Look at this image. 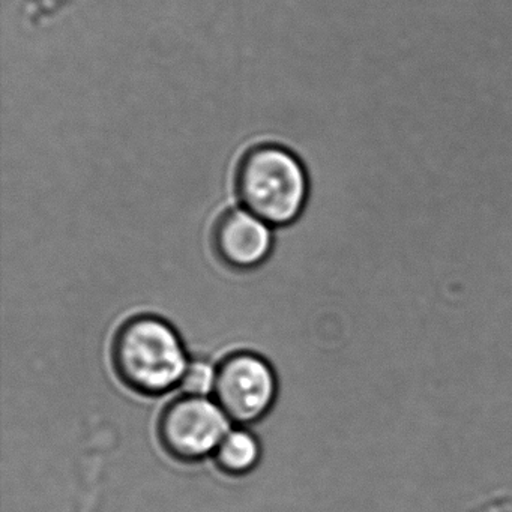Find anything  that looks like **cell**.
<instances>
[{
    "instance_id": "obj_1",
    "label": "cell",
    "mask_w": 512,
    "mask_h": 512,
    "mask_svg": "<svg viewBox=\"0 0 512 512\" xmlns=\"http://www.w3.org/2000/svg\"><path fill=\"white\" fill-rule=\"evenodd\" d=\"M235 188L244 209L269 226H286L304 211L308 176L289 149L263 143L242 155Z\"/></svg>"
},
{
    "instance_id": "obj_6",
    "label": "cell",
    "mask_w": 512,
    "mask_h": 512,
    "mask_svg": "<svg viewBox=\"0 0 512 512\" xmlns=\"http://www.w3.org/2000/svg\"><path fill=\"white\" fill-rule=\"evenodd\" d=\"M214 455L223 472L235 476L245 475L259 463L260 445L250 431L235 428L224 436Z\"/></svg>"
},
{
    "instance_id": "obj_5",
    "label": "cell",
    "mask_w": 512,
    "mask_h": 512,
    "mask_svg": "<svg viewBox=\"0 0 512 512\" xmlns=\"http://www.w3.org/2000/svg\"><path fill=\"white\" fill-rule=\"evenodd\" d=\"M214 245L226 265L253 269L271 253V227L247 209H230L215 224Z\"/></svg>"
},
{
    "instance_id": "obj_4",
    "label": "cell",
    "mask_w": 512,
    "mask_h": 512,
    "mask_svg": "<svg viewBox=\"0 0 512 512\" xmlns=\"http://www.w3.org/2000/svg\"><path fill=\"white\" fill-rule=\"evenodd\" d=\"M214 395L230 421L251 424L274 404L277 379L271 365L259 355L235 353L218 365Z\"/></svg>"
},
{
    "instance_id": "obj_3",
    "label": "cell",
    "mask_w": 512,
    "mask_h": 512,
    "mask_svg": "<svg viewBox=\"0 0 512 512\" xmlns=\"http://www.w3.org/2000/svg\"><path fill=\"white\" fill-rule=\"evenodd\" d=\"M230 428V419L208 397L184 395L164 409L158 436L164 449L182 461H197L215 452Z\"/></svg>"
},
{
    "instance_id": "obj_2",
    "label": "cell",
    "mask_w": 512,
    "mask_h": 512,
    "mask_svg": "<svg viewBox=\"0 0 512 512\" xmlns=\"http://www.w3.org/2000/svg\"><path fill=\"white\" fill-rule=\"evenodd\" d=\"M112 355L122 382L146 395L175 388L188 367L181 338L169 323L154 316L128 320L116 334Z\"/></svg>"
},
{
    "instance_id": "obj_7",
    "label": "cell",
    "mask_w": 512,
    "mask_h": 512,
    "mask_svg": "<svg viewBox=\"0 0 512 512\" xmlns=\"http://www.w3.org/2000/svg\"><path fill=\"white\" fill-rule=\"evenodd\" d=\"M215 382H217V368L212 367L209 362L197 359L188 364L179 386L185 395L208 397L209 394H214Z\"/></svg>"
}]
</instances>
